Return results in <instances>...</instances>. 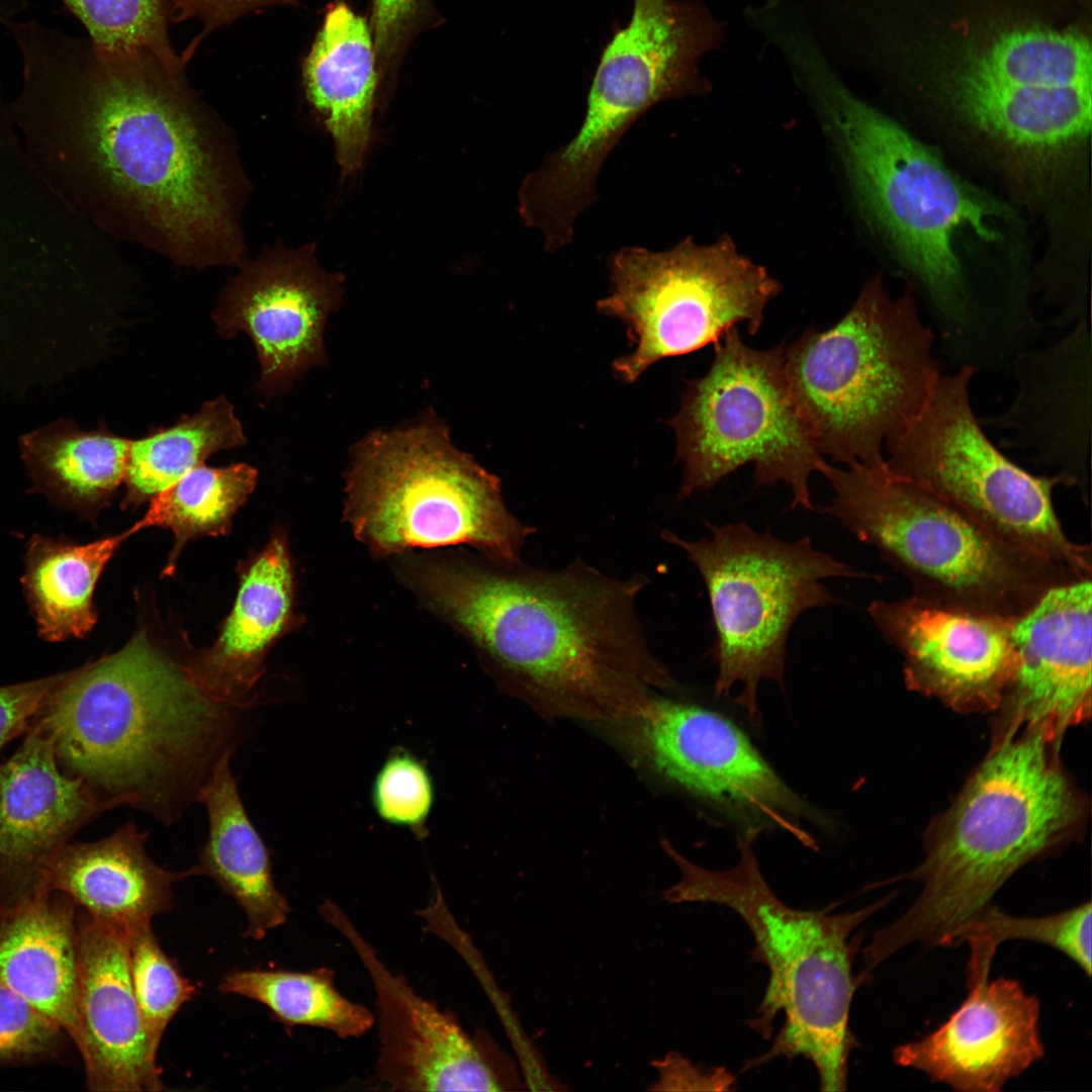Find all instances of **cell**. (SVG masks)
Instances as JSON below:
<instances>
[{"label":"cell","instance_id":"32","mask_svg":"<svg viewBox=\"0 0 1092 1092\" xmlns=\"http://www.w3.org/2000/svg\"><path fill=\"white\" fill-rule=\"evenodd\" d=\"M245 435L231 402L220 396L174 426L130 441L123 482L125 506L140 505L202 465L211 454L242 446Z\"/></svg>","mask_w":1092,"mask_h":1092},{"label":"cell","instance_id":"17","mask_svg":"<svg viewBox=\"0 0 1092 1092\" xmlns=\"http://www.w3.org/2000/svg\"><path fill=\"white\" fill-rule=\"evenodd\" d=\"M366 969L376 996L377 1079L396 1091H504L519 1081L484 1034H469L455 1015L419 994L379 959L340 906L318 907Z\"/></svg>","mask_w":1092,"mask_h":1092},{"label":"cell","instance_id":"6","mask_svg":"<svg viewBox=\"0 0 1092 1092\" xmlns=\"http://www.w3.org/2000/svg\"><path fill=\"white\" fill-rule=\"evenodd\" d=\"M757 834L747 830L738 836L737 863L720 871L691 861L664 840L663 849L680 873L664 899L726 906L752 933L754 953L769 973L752 1026L769 1035L781 1012L785 1022L771 1048L746 1068L778 1057L801 1056L815 1067L821 1090H845L848 1060L856 1045L850 1008L859 982L852 973L849 936L889 898L841 914L793 908L774 893L761 874L752 846Z\"/></svg>","mask_w":1092,"mask_h":1092},{"label":"cell","instance_id":"13","mask_svg":"<svg viewBox=\"0 0 1092 1092\" xmlns=\"http://www.w3.org/2000/svg\"><path fill=\"white\" fill-rule=\"evenodd\" d=\"M725 39L726 24L704 0H633L630 21L601 55L579 128L540 165L546 186L573 202L596 198L604 163L638 118L666 100L711 91L701 61Z\"/></svg>","mask_w":1092,"mask_h":1092},{"label":"cell","instance_id":"33","mask_svg":"<svg viewBox=\"0 0 1092 1092\" xmlns=\"http://www.w3.org/2000/svg\"><path fill=\"white\" fill-rule=\"evenodd\" d=\"M218 989L265 1005L286 1028L316 1027L340 1038H356L375 1025V1014L345 997L336 987L334 971L326 967L307 972L235 970Z\"/></svg>","mask_w":1092,"mask_h":1092},{"label":"cell","instance_id":"14","mask_svg":"<svg viewBox=\"0 0 1092 1092\" xmlns=\"http://www.w3.org/2000/svg\"><path fill=\"white\" fill-rule=\"evenodd\" d=\"M608 269L611 290L597 307L631 333L632 352L614 363L626 382L660 359L715 344L739 324L755 335L781 290L728 238L710 245L686 238L660 252L624 247L610 256Z\"/></svg>","mask_w":1092,"mask_h":1092},{"label":"cell","instance_id":"40","mask_svg":"<svg viewBox=\"0 0 1092 1092\" xmlns=\"http://www.w3.org/2000/svg\"><path fill=\"white\" fill-rule=\"evenodd\" d=\"M370 11L380 86L395 78L410 46L435 24L436 13L431 0H371Z\"/></svg>","mask_w":1092,"mask_h":1092},{"label":"cell","instance_id":"7","mask_svg":"<svg viewBox=\"0 0 1092 1092\" xmlns=\"http://www.w3.org/2000/svg\"><path fill=\"white\" fill-rule=\"evenodd\" d=\"M819 473L834 492L820 512L902 573L912 596L946 609L1016 622L1051 588L1081 580L1017 550L931 491L892 471L885 458Z\"/></svg>","mask_w":1092,"mask_h":1092},{"label":"cell","instance_id":"3","mask_svg":"<svg viewBox=\"0 0 1092 1092\" xmlns=\"http://www.w3.org/2000/svg\"><path fill=\"white\" fill-rule=\"evenodd\" d=\"M232 707L203 695L184 667L136 632L118 651L66 671L36 715L61 769L103 798L126 797L176 818L226 751Z\"/></svg>","mask_w":1092,"mask_h":1092},{"label":"cell","instance_id":"34","mask_svg":"<svg viewBox=\"0 0 1092 1092\" xmlns=\"http://www.w3.org/2000/svg\"><path fill=\"white\" fill-rule=\"evenodd\" d=\"M257 478L256 469L247 464L223 468L202 464L155 495L145 516L127 533L169 528L175 544L164 574L171 575L178 555L191 539L229 533L234 515L254 490Z\"/></svg>","mask_w":1092,"mask_h":1092},{"label":"cell","instance_id":"18","mask_svg":"<svg viewBox=\"0 0 1092 1092\" xmlns=\"http://www.w3.org/2000/svg\"><path fill=\"white\" fill-rule=\"evenodd\" d=\"M126 797L103 798L64 772L54 738L35 717L15 753L0 763V917L51 892L50 876L73 835Z\"/></svg>","mask_w":1092,"mask_h":1092},{"label":"cell","instance_id":"41","mask_svg":"<svg viewBox=\"0 0 1092 1092\" xmlns=\"http://www.w3.org/2000/svg\"><path fill=\"white\" fill-rule=\"evenodd\" d=\"M171 22L197 19L202 28L181 54L184 64L194 56L199 44L214 30L228 26L252 12L273 6H298L299 0H169Z\"/></svg>","mask_w":1092,"mask_h":1092},{"label":"cell","instance_id":"37","mask_svg":"<svg viewBox=\"0 0 1092 1092\" xmlns=\"http://www.w3.org/2000/svg\"><path fill=\"white\" fill-rule=\"evenodd\" d=\"M131 984L150 1050L157 1058L169 1023L196 993L176 964L161 947L151 923L127 934Z\"/></svg>","mask_w":1092,"mask_h":1092},{"label":"cell","instance_id":"24","mask_svg":"<svg viewBox=\"0 0 1092 1092\" xmlns=\"http://www.w3.org/2000/svg\"><path fill=\"white\" fill-rule=\"evenodd\" d=\"M1090 333L1086 320L1057 344L1018 357V393L1003 415L982 424L1011 428L1003 447L1033 450L1035 462L1056 466L1062 484L1087 496L1090 441Z\"/></svg>","mask_w":1092,"mask_h":1092},{"label":"cell","instance_id":"20","mask_svg":"<svg viewBox=\"0 0 1092 1092\" xmlns=\"http://www.w3.org/2000/svg\"><path fill=\"white\" fill-rule=\"evenodd\" d=\"M868 613L903 656L907 685L959 710L1002 703L1017 664L1015 622L946 609L913 596L875 600Z\"/></svg>","mask_w":1092,"mask_h":1092},{"label":"cell","instance_id":"42","mask_svg":"<svg viewBox=\"0 0 1092 1092\" xmlns=\"http://www.w3.org/2000/svg\"><path fill=\"white\" fill-rule=\"evenodd\" d=\"M65 672L0 687V751L26 732Z\"/></svg>","mask_w":1092,"mask_h":1092},{"label":"cell","instance_id":"21","mask_svg":"<svg viewBox=\"0 0 1092 1092\" xmlns=\"http://www.w3.org/2000/svg\"><path fill=\"white\" fill-rule=\"evenodd\" d=\"M961 1006L935 1030L898 1045L897 1065L962 1092H998L1044 1055L1040 1005L1013 979L968 983Z\"/></svg>","mask_w":1092,"mask_h":1092},{"label":"cell","instance_id":"12","mask_svg":"<svg viewBox=\"0 0 1092 1092\" xmlns=\"http://www.w3.org/2000/svg\"><path fill=\"white\" fill-rule=\"evenodd\" d=\"M785 347L751 348L736 327L714 344L709 369L688 382L668 422L684 466L680 497L751 463L757 485L784 482L791 508L813 509L810 477L825 461L791 391Z\"/></svg>","mask_w":1092,"mask_h":1092},{"label":"cell","instance_id":"28","mask_svg":"<svg viewBox=\"0 0 1092 1092\" xmlns=\"http://www.w3.org/2000/svg\"><path fill=\"white\" fill-rule=\"evenodd\" d=\"M76 904L51 891L0 917V980L78 1033L79 956Z\"/></svg>","mask_w":1092,"mask_h":1092},{"label":"cell","instance_id":"31","mask_svg":"<svg viewBox=\"0 0 1092 1092\" xmlns=\"http://www.w3.org/2000/svg\"><path fill=\"white\" fill-rule=\"evenodd\" d=\"M127 531L76 544L33 535L26 545L23 592L39 636L49 642L85 636L97 621L93 593Z\"/></svg>","mask_w":1092,"mask_h":1092},{"label":"cell","instance_id":"27","mask_svg":"<svg viewBox=\"0 0 1092 1092\" xmlns=\"http://www.w3.org/2000/svg\"><path fill=\"white\" fill-rule=\"evenodd\" d=\"M307 101L334 139L345 174L357 171L371 138L379 75L368 20L347 3L330 5L301 63Z\"/></svg>","mask_w":1092,"mask_h":1092},{"label":"cell","instance_id":"16","mask_svg":"<svg viewBox=\"0 0 1092 1092\" xmlns=\"http://www.w3.org/2000/svg\"><path fill=\"white\" fill-rule=\"evenodd\" d=\"M617 723L629 749L657 776L753 830L778 829L817 848L805 823L821 817L724 715L653 692L637 715Z\"/></svg>","mask_w":1092,"mask_h":1092},{"label":"cell","instance_id":"38","mask_svg":"<svg viewBox=\"0 0 1092 1092\" xmlns=\"http://www.w3.org/2000/svg\"><path fill=\"white\" fill-rule=\"evenodd\" d=\"M435 799V784L427 765L401 747L387 755L371 786V804L378 818L419 838L427 835Z\"/></svg>","mask_w":1092,"mask_h":1092},{"label":"cell","instance_id":"11","mask_svg":"<svg viewBox=\"0 0 1092 1092\" xmlns=\"http://www.w3.org/2000/svg\"><path fill=\"white\" fill-rule=\"evenodd\" d=\"M975 369L937 376L920 410L885 444L895 473L931 491L1003 543L1091 579V550L1070 540L1053 505L1057 476H1035L985 435L969 387Z\"/></svg>","mask_w":1092,"mask_h":1092},{"label":"cell","instance_id":"25","mask_svg":"<svg viewBox=\"0 0 1092 1092\" xmlns=\"http://www.w3.org/2000/svg\"><path fill=\"white\" fill-rule=\"evenodd\" d=\"M233 609L218 637L183 665L210 700L232 708L251 703L270 648L294 622V573L285 537L274 535L243 562Z\"/></svg>","mask_w":1092,"mask_h":1092},{"label":"cell","instance_id":"19","mask_svg":"<svg viewBox=\"0 0 1092 1092\" xmlns=\"http://www.w3.org/2000/svg\"><path fill=\"white\" fill-rule=\"evenodd\" d=\"M239 267L213 318L224 337H251L261 364L260 388L277 392L323 362L325 325L340 298L339 283L306 251L269 249Z\"/></svg>","mask_w":1092,"mask_h":1092},{"label":"cell","instance_id":"39","mask_svg":"<svg viewBox=\"0 0 1092 1092\" xmlns=\"http://www.w3.org/2000/svg\"><path fill=\"white\" fill-rule=\"evenodd\" d=\"M68 1037L60 1024L0 980V1066L57 1058Z\"/></svg>","mask_w":1092,"mask_h":1092},{"label":"cell","instance_id":"29","mask_svg":"<svg viewBox=\"0 0 1092 1092\" xmlns=\"http://www.w3.org/2000/svg\"><path fill=\"white\" fill-rule=\"evenodd\" d=\"M232 753L220 755L197 793L207 810L209 832L196 867L238 903L248 920L245 935L259 940L286 922L290 906L275 885L269 850L240 798Z\"/></svg>","mask_w":1092,"mask_h":1092},{"label":"cell","instance_id":"22","mask_svg":"<svg viewBox=\"0 0 1092 1092\" xmlns=\"http://www.w3.org/2000/svg\"><path fill=\"white\" fill-rule=\"evenodd\" d=\"M1091 579L1055 586L1013 625L1017 664L1002 703L1059 746L1091 706ZM1001 703V704H1002Z\"/></svg>","mask_w":1092,"mask_h":1092},{"label":"cell","instance_id":"10","mask_svg":"<svg viewBox=\"0 0 1092 1092\" xmlns=\"http://www.w3.org/2000/svg\"><path fill=\"white\" fill-rule=\"evenodd\" d=\"M698 540L671 531L662 538L681 549L706 586L715 640V694L735 699L751 723L761 724L757 691L762 680L785 687L787 641L807 610L839 602L823 581L835 577H875L853 569L814 547L811 537L796 541L757 532L744 522L713 525Z\"/></svg>","mask_w":1092,"mask_h":1092},{"label":"cell","instance_id":"5","mask_svg":"<svg viewBox=\"0 0 1092 1092\" xmlns=\"http://www.w3.org/2000/svg\"><path fill=\"white\" fill-rule=\"evenodd\" d=\"M1050 747L1034 729L1002 739L937 825L914 874L920 895L862 950L867 969L914 942L952 945L1017 870L1076 823L1081 804Z\"/></svg>","mask_w":1092,"mask_h":1092},{"label":"cell","instance_id":"26","mask_svg":"<svg viewBox=\"0 0 1092 1092\" xmlns=\"http://www.w3.org/2000/svg\"><path fill=\"white\" fill-rule=\"evenodd\" d=\"M147 832L131 821L92 842H69L50 876L59 891L90 917L126 934L173 906L172 886L198 875L197 867L171 872L146 851Z\"/></svg>","mask_w":1092,"mask_h":1092},{"label":"cell","instance_id":"2","mask_svg":"<svg viewBox=\"0 0 1092 1092\" xmlns=\"http://www.w3.org/2000/svg\"><path fill=\"white\" fill-rule=\"evenodd\" d=\"M493 563L429 565L418 583L509 693L550 716L617 723L674 687L636 613L645 577L579 560L559 570Z\"/></svg>","mask_w":1092,"mask_h":1092},{"label":"cell","instance_id":"44","mask_svg":"<svg viewBox=\"0 0 1092 1092\" xmlns=\"http://www.w3.org/2000/svg\"><path fill=\"white\" fill-rule=\"evenodd\" d=\"M25 0H0V24L12 20L13 15L24 9Z\"/></svg>","mask_w":1092,"mask_h":1092},{"label":"cell","instance_id":"30","mask_svg":"<svg viewBox=\"0 0 1092 1092\" xmlns=\"http://www.w3.org/2000/svg\"><path fill=\"white\" fill-rule=\"evenodd\" d=\"M129 444L104 428L83 431L68 420L20 439L34 490L85 516L105 507L123 481Z\"/></svg>","mask_w":1092,"mask_h":1092},{"label":"cell","instance_id":"4","mask_svg":"<svg viewBox=\"0 0 1092 1092\" xmlns=\"http://www.w3.org/2000/svg\"><path fill=\"white\" fill-rule=\"evenodd\" d=\"M802 89L839 139L867 221L899 268L957 328L968 321L966 242L1000 246L1012 208L952 170L910 129L855 95L827 60Z\"/></svg>","mask_w":1092,"mask_h":1092},{"label":"cell","instance_id":"43","mask_svg":"<svg viewBox=\"0 0 1092 1092\" xmlns=\"http://www.w3.org/2000/svg\"><path fill=\"white\" fill-rule=\"evenodd\" d=\"M659 1078L652 1090H731L735 1078L724 1068H702L677 1053L671 1052L654 1062Z\"/></svg>","mask_w":1092,"mask_h":1092},{"label":"cell","instance_id":"36","mask_svg":"<svg viewBox=\"0 0 1092 1092\" xmlns=\"http://www.w3.org/2000/svg\"><path fill=\"white\" fill-rule=\"evenodd\" d=\"M96 46L109 50H145L167 65L185 68L170 37L169 0H60Z\"/></svg>","mask_w":1092,"mask_h":1092},{"label":"cell","instance_id":"8","mask_svg":"<svg viewBox=\"0 0 1092 1092\" xmlns=\"http://www.w3.org/2000/svg\"><path fill=\"white\" fill-rule=\"evenodd\" d=\"M933 343L913 287L892 297L877 277L837 323L785 347L787 379L819 452L845 466L884 459L940 374Z\"/></svg>","mask_w":1092,"mask_h":1092},{"label":"cell","instance_id":"23","mask_svg":"<svg viewBox=\"0 0 1092 1092\" xmlns=\"http://www.w3.org/2000/svg\"><path fill=\"white\" fill-rule=\"evenodd\" d=\"M78 1033L86 1084L97 1092L161 1091L132 989L127 934L85 913L77 918Z\"/></svg>","mask_w":1092,"mask_h":1092},{"label":"cell","instance_id":"9","mask_svg":"<svg viewBox=\"0 0 1092 1092\" xmlns=\"http://www.w3.org/2000/svg\"><path fill=\"white\" fill-rule=\"evenodd\" d=\"M346 518L374 553L467 544L515 563L535 529L507 509L499 479L426 419L371 433L352 455Z\"/></svg>","mask_w":1092,"mask_h":1092},{"label":"cell","instance_id":"35","mask_svg":"<svg viewBox=\"0 0 1092 1092\" xmlns=\"http://www.w3.org/2000/svg\"><path fill=\"white\" fill-rule=\"evenodd\" d=\"M1092 905L1084 902L1069 910L1039 917H1017L990 906L964 926L952 945L968 942V979L989 975L996 948L1007 940H1027L1056 948L1091 976Z\"/></svg>","mask_w":1092,"mask_h":1092},{"label":"cell","instance_id":"15","mask_svg":"<svg viewBox=\"0 0 1092 1092\" xmlns=\"http://www.w3.org/2000/svg\"><path fill=\"white\" fill-rule=\"evenodd\" d=\"M970 16L932 24L914 43L919 85L939 118H1024L1091 89V44L1081 29L1007 8Z\"/></svg>","mask_w":1092,"mask_h":1092},{"label":"cell","instance_id":"1","mask_svg":"<svg viewBox=\"0 0 1092 1092\" xmlns=\"http://www.w3.org/2000/svg\"><path fill=\"white\" fill-rule=\"evenodd\" d=\"M19 103L76 129L98 190L125 236L177 264L239 265L245 178L226 126L185 68L145 50H109L36 20L10 31Z\"/></svg>","mask_w":1092,"mask_h":1092}]
</instances>
